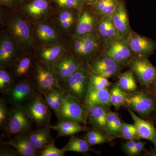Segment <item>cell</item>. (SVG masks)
Segmentation results:
<instances>
[{"mask_svg":"<svg viewBox=\"0 0 156 156\" xmlns=\"http://www.w3.org/2000/svg\"><path fill=\"white\" fill-rule=\"evenodd\" d=\"M101 53L108 56L123 66H128L134 56L127 39L120 37L102 44Z\"/></svg>","mask_w":156,"mask_h":156,"instance_id":"1","label":"cell"},{"mask_svg":"<svg viewBox=\"0 0 156 156\" xmlns=\"http://www.w3.org/2000/svg\"><path fill=\"white\" fill-rule=\"evenodd\" d=\"M41 92L37 93L23 107L31 120L39 128L50 125V108Z\"/></svg>","mask_w":156,"mask_h":156,"instance_id":"2","label":"cell"},{"mask_svg":"<svg viewBox=\"0 0 156 156\" xmlns=\"http://www.w3.org/2000/svg\"><path fill=\"white\" fill-rule=\"evenodd\" d=\"M33 84L41 93L64 89L53 72L52 66L43 63L36 66L33 75Z\"/></svg>","mask_w":156,"mask_h":156,"instance_id":"3","label":"cell"},{"mask_svg":"<svg viewBox=\"0 0 156 156\" xmlns=\"http://www.w3.org/2000/svg\"><path fill=\"white\" fill-rule=\"evenodd\" d=\"M89 74V70L83 64L65 82V90L81 101L84 100L88 91Z\"/></svg>","mask_w":156,"mask_h":156,"instance_id":"4","label":"cell"},{"mask_svg":"<svg viewBox=\"0 0 156 156\" xmlns=\"http://www.w3.org/2000/svg\"><path fill=\"white\" fill-rule=\"evenodd\" d=\"M58 118L59 121H71L85 124L87 120L83 105L77 98L66 92Z\"/></svg>","mask_w":156,"mask_h":156,"instance_id":"5","label":"cell"},{"mask_svg":"<svg viewBox=\"0 0 156 156\" xmlns=\"http://www.w3.org/2000/svg\"><path fill=\"white\" fill-rule=\"evenodd\" d=\"M32 122L23 107H14L9 112L5 128L11 135L27 134L31 131Z\"/></svg>","mask_w":156,"mask_h":156,"instance_id":"6","label":"cell"},{"mask_svg":"<svg viewBox=\"0 0 156 156\" xmlns=\"http://www.w3.org/2000/svg\"><path fill=\"white\" fill-rule=\"evenodd\" d=\"M140 85L148 87L156 78V67L148 57L134 56L128 65Z\"/></svg>","mask_w":156,"mask_h":156,"instance_id":"7","label":"cell"},{"mask_svg":"<svg viewBox=\"0 0 156 156\" xmlns=\"http://www.w3.org/2000/svg\"><path fill=\"white\" fill-rule=\"evenodd\" d=\"M123 66L101 53L92 58L89 66L90 73L106 78L119 74Z\"/></svg>","mask_w":156,"mask_h":156,"instance_id":"8","label":"cell"},{"mask_svg":"<svg viewBox=\"0 0 156 156\" xmlns=\"http://www.w3.org/2000/svg\"><path fill=\"white\" fill-rule=\"evenodd\" d=\"M37 92L32 82L23 80L15 83L6 95L14 107H23Z\"/></svg>","mask_w":156,"mask_h":156,"instance_id":"9","label":"cell"},{"mask_svg":"<svg viewBox=\"0 0 156 156\" xmlns=\"http://www.w3.org/2000/svg\"><path fill=\"white\" fill-rule=\"evenodd\" d=\"M83 64L79 58L65 55L59 57L52 65V68L59 82L64 83Z\"/></svg>","mask_w":156,"mask_h":156,"instance_id":"10","label":"cell"},{"mask_svg":"<svg viewBox=\"0 0 156 156\" xmlns=\"http://www.w3.org/2000/svg\"><path fill=\"white\" fill-rule=\"evenodd\" d=\"M126 38L134 56L148 57L156 50V43L153 40L136 33L132 30Z\"/></svg>","mask_w":156,"mask_h":156,"instance_id":"11","label":"cell"},{"mask_svg":"<svg viewBox=\"0 0 156 156\" xmlns=\"http://www.w3.org/2000/svg\"><path fill=\"white\" fill-rule=\"evenodd\" d=\"M126 103L134 111L143 116H147L156 107L153 98L144 92H137L127 95Z\"/></svg>","mask_w":156,"mask_h":156,"instance_id":"12","label":"cell"},{"mask_svg":"<svg viewBox=\"0 0 156 156\" xmlns=\"http://www.w3.org/2000/svg\"><path fill=\"white\" fill-rule=\"evenodd\" d=\"M84 8L81 10L82 13L78 20L74 34L76 38L95 33L100 20L101 17L93 10Z\"/></svg>","mask_w":156,"mask_h":156,"instance_id":"13","label":"cell"},{"mask_svg":"<svg viewBox=\"0 0 156 156\" xmlns=\"http://www.w3.org/2000/svg\"><path fill=\"white\" fill-rule=\"evenodd\" d=\"M112 21L120 36L128 37L132 30L130 24L126 3L124 0H120L118 8L112 15Z\"/></svg>","mask_w":156,"mask_h":156,"instance_id":"14","label":"cell"},{"mask_svg":"<svg viewBox=\"0 0 156 156\" xmlns=\"http://www.w3.org/2000/svg\"><path fill=\"white\" fill-rule=\"evenodd\" d=\"M128 112L136 127L138 139L147 140L151 141L156 147V129L151 122L143 119L136 115L131 108Z\"/></svg>","mask_w":156,"mask_h":156,"instance_id":"15","label":"cell"},{"mask_svg":"<svg viewBox=\"0 0 156 156\" xmlns=\"http://www.w3.org/2000/svg\"><path fill=\"white\" fill-rule=\"evenodd\" d=\"M99 105H112L108 88L87 91L83 105L87 119L90 109L92 107Z\"/></svg>","mask_w":156,"mask_h":156,"instance_id":"16","label":"cell"},{"mask_svg":"<svg viewBox=\"0 0 156 156\" xmlns=\"http://www.w3.org/2000/svg\"><path fill=\"white\" fill-rule=\"evenodd\" d=\"M108 111L107 105H96L90 109L87 115L89 124L95 130L105 135L107 134L106 117Z\"/></svg>","mask_w":156,"mask_h":156,"instance_id":"17","label":"cell"},{"mask_svg":"<svg viewBox=\"0 0 156 156\" xmlns=\"http://www.w3.org/2000/svg\"><path fill=\"white\" fill-rule=\"evenodd\" d=\"M3 144H8L14 148L17 155L20 156H38L39 152L35 148L27 133L15 135L9 141L4 143Z\"/></svg>","mask_w":156,"mask_h":156,"instance_id":"18","label":"cell"},{"mask_svg":"<svg viewBox=\"0 0 156 156\" xmlns=\"http://www.w3.org/2000/svg\"><path fill=\"white\" fill-rule=\"evenodd\" d=\"M10 29L13 37L23 45H30L32 37L30 28L24 20L20 17L14 18L11 24Z\"/></svg>","mask_w":156,"mask_h":156,"instance_id":"19","label":"cell"},{"mask_svg":"<svg viewBox=\"0 0 156 156\" xmlns=\"http://www.w3.org/2000/svg\"><path fill=\"white\" fill-rule=\"evenodd\" d=\"M95 33L102 44L113 39L122 37L113 25L112 16L101 18Z\"/></svg>","mask_w":156,"mask_h":156,"instance_id":"20","label":"cell"},{"mask_svg":"<svg viewBox=\"0 0 156 156\" xmlns=\"http://www.w3.org/2000/svg\"><path fill=\"white\" fill-rule=\"evenodd\" d=\"M50 129L49 126H45L27 133L30 142L39 153L54 140L52 139Z\"/></svg>","mask_w":156,"mask_h":156,"instance_id":"21","label":"cell"},{"mask_svg":"<svg viewBox=\"0 0 156 156\" xmlns=\"http://www.w3.org/2000/svg\"><path fill=\"white\" fill-rule=\"evenodd\" d=\"M119 2L120 0H97L89 6L101 18L111 16L116 10Z\"/></svg>","mask_w":156,"mask_h":156,"instance_id":"22","label":"cell"},{"mask_svg":"<svg viewBox=\"0 0 156 156\" xmlns=\"http://www.w3.org/2000/svg\"><path fill=\"white\" fill-rule=\"evenodd\" d=\"M83 37V45L79 56L83 58L90 57L101 50L102 44L95 33Z\"/></svg>","mask_w":156,"mask_h":156,"instance_id":"23","label":"cell"},{"mask_svg":"<svg viewBox=\"0 0 156 156\" xmlns=\"http://www.w3.org/2000/svg\"><path fill=\"white\" fill-rule=\"evenodd\" d=\"M48 126L50 129L57 131L58 136H72L85 130V127L81 124L68 120L60 121L57 125Z\"/></svg>","mask_w":156,"mask_h":156,"instance_id":"24","label":"cell"},{"mask_svg":"<svg viewBox=\"0 0 156 156\" xmlns=\"http://www.w3.org/2000/svg\"><path fill=\"white\" fill-rule=\"evenodd\" d=\"M122 126V122L118 114L109 111L106 117L108 135L112 137L121 136Z\"/></svg>","mask_w":156,"mask_h":156,"instance_id":"25","label":"cell"},{"mask_svg":"<svg viewBox=\"0 0 156 156\" xmlns=\"http://www.w3.org/2000/svg\"><path fill=\"white\" fill-rule=\"evenodd\" d=\"M49 7L48 0H31L25 5L24 9L31 16L38 17L46 14Z\"/></svg>","mask_w":156,"mask_h":156,"instance_id":"26","label":"cell"},{"mask_svg":"<svg viewBox=\"0 0 156 156\" xmlns=\"http://www.w3.org/2000/svg\"><path fill=\"white\" fill-rule=\"evenodd\" d=\"M14 53L13 43L9 38L5 37L1 42L0 45V64L1 67L9 64Z\"/></svg>","mask_w":156,"mask_h":156,"instance_id":"27","label":"cell"},{"mask_svg":"<svg viewBox=\"0 0 156 156\" xmlns=\"http://www.w3.org/2000/svg\"><path fill=\"white\" fill-rule=\"evenodd\" d=\"M62 51L61 45H54L43 49L40 56L43 63L52 67L54 62L59 58Z\"/></svg>","mask_w":156,"mask_h":156,"instance_id":"28","label":"cell"},{"mask_svg":"<svg viewBox=\"0 0 156 156\" xmlns=\"http://www.w3.org/2000/svg\"><path fill=\"white\" fill-rule=\"evenodd\" d=\"M90 145L85 139L72 136L69 139L67 144L62 149L63 151L76 152L86 153L89 151Z\"/></svg>","mask_w":156,"mask_h":156,"instance_id":"29","label":"cell"},{"mask_svg":"<svg viewBox=\"0 0 156 156\" xmlns=\"http://www.w3.org/2000/svg\"><path fill=\"white\" fill-rule=\"evenodd\" d=\"M118 85L126 92H134L137 89L134 74L131 70L127 71L120 75Z\"/></svg>","mask_w":156,"mask_h":156,"instance_id":"30","label":"cell"},{"mask_svg":"<svg viewBox=\"0 0 156 156\" xmlns=\"http://www.w3.org/2000/svg\"><path fill=\"white\" fill-rule=\"evenodd\" d=\"M32 61L30 57H25L17 62L14 67V75L16 78L22 79L28 74L31 68Z\"/></svg>","mask_w":156,"mask_h":156,"instance_id":"31","label":"cell"},{"mask_svg":"<svg viewBox=\"0 0 156 156\" xmlns=\"http://www.w3.org/2000/svg\"><path fill=\"white\" fill-rule=\"evenodd\" d=\"M110 95L112 105H113L116 108H120L126 103L127 94L119 85L112 87L110 92Z\"/></svg>","mask_w":156,"mask_h":156,"instance_id":"32","label":"cell"},{"mask_svg":"<svg viewBox=\"0 0 156 156\" xmlns=\"http://www.w3.org/2000/svg\"><path fill=\"white\" fill-rule=\"evenodd\" d=\"M37 33L39 38L43 41L53 42L58 40L56 31L47 24H39L37 27Z\"/></svg>","mask_w":156,"mask_h":156,"instance_id":"33","label":"cell"},{"mask_svg":"<svg viewBox=\"0 0 156 156\" xmlns=\"http://www.w3.org/2000/svg\"><path fill=\"white\" fill-rule=\"evenodd\" d=\"M110 85V82L107 78L91 73L89 74L88 91L105 89L108 88Z\"/></svg>","mask_w":156,"mask_h":156,"instance_id":"34","label":"cell"},{"mask_svg":"<svg viewBox=\"0 0 156 156\" xmlns=\"http://www.w3.org/2000/svg\"><path fill=\"white\" fill-rule=\"evenodd\" d=\"M15 84L13 78L5 69L0 70V92L2 95H7Z\"/></svg>","mask_w":156,"mask_h":156,"instance_id":"35","label":"cell"},{"mask_svg":"<svg viewBox=\"0 0 156 156\" xmlns=\"http://www.w3.org/2000/svg\"><path fill=\"white\" fill-rule=\"evenodd\" d=\"M59 7L81 11L85 5L84 0H53Z\"/></svg>","mask_w":156,"mask_h":156,"instance_id":"36","label":"cell"},{"mask_svg":"<svg viewBox=\"0 0 156 156\" xmlns=\"http://www.w3.org/2000/svg\"><path fill=\"white\" fill-rule=\"evenodd\" d=\"M58 20L62 28L68 29L73 24L75 18L73 13L71 11L64 10L59 14Z\"/></svg>","mask_w":156,"mask_h":156,"instance_id":"37","label":"cell"},{"mask_svg":"<svg viewBox=\"0 0 156 156\" xmlns=\"http://www.w3.org/2000/svg\"><path fill=\"white\" fill-rule=\"evenodd\" d=\"M65 152L56 147L53 140L39 152L40 156H64Z\"/></svg>","mask_w":156,"mask_h":156,"instance_id":"38","label":"cell"},{"mask_svg":"<svg viewBox=\"0 0 156 156\" xmlns=\"http://www.w3.org/2000/svg\"><path fill=\"white\" fill-rule=\"evenodd\" d=\"M56 90H50L48 92L42 93L45 101L47 102L50 108L52 110L54 113L57 115V112L56 110V103L55 101V94Z\"/></svg>","mask_w":156,"mask_h":156,"instance_id":"39","label":"cell"},{"mask_svg":"<svg viewBox=\"0 0 156 156\" xmlns=\"http://www.w3.org/2000/svg\"><path fill=\"white\" fill-rule=\"evenodd\" d=\"M9 115V111L8 110L5 101L3 99H1L0 100V125L1 127L5 128Z\"/></svg>","mask_w":156,"mask_h":156,"instance_id":"40","label":"cell"},{"mask_svg":"<svg viewBox=\"0 0 156 156\" xmlns=\"http://www.w3.org/2000/svg\"><path fill=\"white\" fill-rule=\"evenodd\" d=\"M146 144L145 141H136L135 146L129 154V155L136 156L140 154L144 149Z\"/></svg>","mask_w":156,"mask_h":156,"instance_id":"41","label":"cell"},{"mask_svg":"<svg viewBox=\"0 0 156 156\" xmlns=\"http://www.w3.org/2000/svg\"><path fill=\"white\" fill-rule=\"evenodd\" d=\"M106 136V135L102 134L99 131H89L88 133L85 135L84 139L85 140L89 139H95L96 138L103 137L104 136Z\"/></svg>","mask_w":156,"mask_h":156,"instance_id":"42","label":"cell"},{"mask_svg":"<svg viewBox=\"0 0 156 156\" xmlns=\"http://www.w3.org/2000/svg\"><path fill=\"white\" fill-rule=\"evenodd\" d=\"M76 40L74 44V50L76 54L79 56L83 49V37L76 38Z\"/></svg>","mask_w":156,"mask_h":156,"instance_id":"43","label":"cell"},{"mask_svg":"<svg viewBox=\"0 0 156 156\" xmlns=\"http://www.w3.org/2000/svg\"><path fill=\"white\" fill-rule=\"evenodd\" d=\"M8 145V144H7ZM8 145V147H5L3 148L1 150V153H0V156H14L17 155V154L16 151L14 149V147L12 146L11 147H9V145Z\"/></svg>","mask_w":156,"mask_h":156,"instance_id":"44","label":"cell"},{"mask_svg":"<svg viewBox=\"0 0 156 156\" xmlns=\"http://www.w3.org/2000/svg\"><path fill=\"white\" fill-rule=\"evenodd\" d=\"M136 141L135 140H129L127 141L123 146V151L127 154L129 155L130 152L133 149V148L135 146Z\"/></svg>","mask_w":156,"mask_h":156,"instance_id":"45","label":"cell"},{"mask_svg":"<svg viewBox=\"0 0 156 156\" xmlns=\"http://www.w3.org/2000/svg\"><path fill=\"white\" fill-rule=\"evenodd\" d=\"M124 139L127 140H134L136 139H138L136 134V129L135 130L123 133L121 134V136Z\"/></svg>","mask_w":156,"mask_h":156,"instance_id":"46","label":"cell"},{"mask_svg":"<svg viewBox=\"0 0 156 156\" xmlns=\"http://www.w3.org/2000/svg\"><path fill=\"white\" fill-rule=\"evenodd\" d=\"M90 145H95L104 143L107 141V137L106 136L95 139H89L86 140Z\"/></svg>","mask_w":156,"mask_h":156,"instance_id":"47","label":"cell"},{"mask_svg":"<svg viewBox=\"0 0 156 156\" xmlns=\"http://www.w3.org/2000/svg\"><path fill=\"white\" fill-rule=\"evenodd\" d=\"M136 129V127L134 125L128 124V123L122 122V129H121V134L129 131H133Z\"/></svg>","mask_w":156,"mask_h":156,"instance_id":"48","label":"cell"},{"mask_svg":"<svg viewBox=\"0 0 156 156\" xmlns=\"http://www.w3.org/2000/svg\"><path fill=\"white\" fill-rule=\"evenodd\" d=\"M148 87L150 88L152 95H153V97L156 99V78Z\"/></svg>","mask_w":156,"mask_h":156,"instance_id":"49","label":"cell"},{"mask_svg":"<svg viewBox=\"0 0 156 156\" xmlns=\"http://www.w3.org/2000/svg\"><path fill=\"white\" fill-rule=\"evenodd\" d=\"M13 2H14V0H0L1 4L7 5H11Z\"/></svg>","mask_w":156,"mask_h":156,"instance_id":"50","label":"cell"},{"mask_svg":"<svg viewBox=\"0 0 156 156\" xmlns=\"http://www.w3.org/2000/svg\"><path fill=\"white\" fill-rule=\"evenodd\" d=\"M149 154L151 156H156V147H155L154 148L152 149L150 151Z\"/></svg>","mask_w":156,"mask_h":156,"instance_id":"51","label":"cell"},{"mask_svg":"<svg viewBox=\"0 0 156 156\" xmlns=\"http://www.w3.org/2000/svg\"><path fill=\"white\" fill-rule=\"evenodd\" d=\"M96 1H97V0H84L86 5H89Z\"/></svg>","mask_w":156,"mask_h":156,"instance_id":"52","label":"cell"},{"mask_svg":"<svg viewBox=\"0 0 156 156\" xmlns=\"http://www.w3.org/2000/svg\"><path fill=\"white\" fill-rule=\"evenodd\" d=\"M27 0H14V2L17 3H21Z\"/></svg>","mask_w":156,"mask_h":156,"instance_id":"53","label":"cell"}]
</instances>
